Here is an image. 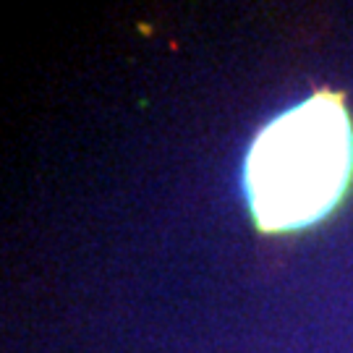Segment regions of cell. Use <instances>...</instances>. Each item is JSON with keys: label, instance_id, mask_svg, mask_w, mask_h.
I'll use <instances>...</instances> for the list:
<instances>
[{"label": "cell", "instance_id": "1", "mask_svg": "<svg viewBox=\"0 0 353 353\" xmlns=\"http://www.w3.org/2000/svg\"><path fill=\"white\" fill-rule=\"evenodd\" d=\"M353 168L351 123L338 94L319 92L275 118L246 160V191L262 230H293L327 214Z\"/></svg>", "mask_w": 353, "mask_h": 353}]
</instances>
